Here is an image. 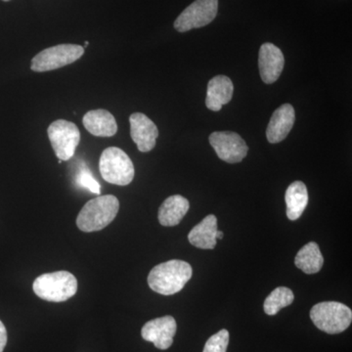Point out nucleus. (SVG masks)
Instances as JSON below:
<instances>
[{"label": "nucleus", "instance_id": "nucleus-1", "mask_svg": "<svg viewBox=\"0 0 352 352\" xmlns=\"http://www.w3.org/2000/svg\"><path fill=\"white\" fill-rule=\"evenodd\" d=\"M193 274L188 263L178 259L155 266L148 276V285L153 291L163 296L179 293Z\"/></svg>", "mask_w": 352, "mask_h": 352}, {"label": "nucleus", "instance_id": "nucleus-2", "mask_svg": "<svg viewBox=\"0 0 352 352\" xmlns=\"http://www.w3.org/2000/svg\"><path fill=\"white\" fill-rule=\"evenodd\" d=\"M120 201L113 195L99 196L88 201L76 219V226L83 232H94L107 227L117 217Z\"/></svg>", "mask_w": 352, "mask_h": 352}, {"label": "nucleus", "instance_id": "nucleus-3", "mask_svg": "<svg viewBox=\"0 0 352 352\" xmlns=\"http://www.w3.org/2000/svg\"><path fill=\"white\" fill-rule=\"evenodd\" d=\"M34 294L41 300L52 302H66L78 291L76 278L68 271L46 273L34 280Z\"/></svg>", "mask_w": 352, "mask_h": 352}, {"label": "nucleus", "instance_id": "nucleus-4", "mask_svg": "<svg viewBox=\"0 0 352 352\" xmlns=\"http://www.w3.org/2000/svg\"><path fill=\"white\" fill-rule=\"evenodd\" d=\"M310 318L319 330L335 335L344 332L351 326L352 311L344 303L324 302L311 308Z\"/></svg>", "mask_w": 352, "mask_h": 352}, {"label": "nucleus", "instance_id": "nucleus-5", "mask_svg": "<svg viewBox=\"0 0 352 352\" xmlns=\"http://www.w3.org/2000/svg\"><path fill=\"white\" fill-rule=\"evenodd\" d=\"M102 177L111 184L126 186L134 177V166L126 152L117 147L104 150L99 161Z\"/></svg>", "mask_w": 352, "mask_h": 352}, {"label": "nucleus", "instance_id": "nucleus-6", "mask_svg": "<svg viewBox=\"0 0 352 352\" xmlns=\"http://www.w3.org/2000/svg\"><path fill=\"white\" fill-rule=\"evenodd\" d=\"M85 53V48L78 44H59L46 48L32 58L31 69L36 73L53 71L73 64Z\"/></svg>", "mask_w": 352, "mask_h": 352}, {"label": "nucleus", "instance_id": "nucleus-7", "mask_svg": "<svg viewBox=\"0 0 352 352\" xmlns=\"http://www.w3.org/2000/svg\"><path fill=\"white\" fill-rule=\"evenodd\" d=\"M51 146L60 161H69L80 144V132L74 122L57 120L47 129Z\"/></svg>", "mask_w": 352, "mask_h": 352}, {"label": "nucleus", "instance_id": "nucleus-8", "mask_svg": "<svg viewBox=\"0 0 352 352\" xmlns=\"http://www.w3.org/2000/svg\"><path fill=\"white\" fill-rule=\"evenodd\" d=\"M219 9V0H196L190 4L175 22V29L186 32L203 28L215 19Z\"/></svg>", "mask_w": 352, "mask_h": 352}, {"label": "nucleus", "instance_id": "nucleus-9", "mask_svg": "<svg viewBox=\"0 0 352 352\" xmlns=\"http://www.w3.org/2000/svg\"><path fill=\"white\" fill-rule=\"evenodd\" d=\"M210 143L219 159L228 164L240 163L249 151L244 139L236 132H212L210 135Z\"/></svg>", "mask_w": 352, "mask_h": 352}, {"label": "nucleus", "instance_id": "nucleus-10", "mask_svg": "<svg viewBox=\"0 0 352 352\" xmlns=\"http://www.w3.org/2000/svg\"><path fill=\"white\" fill-rule=\"evenodd\" d=\"M177 325L173 316H164L153 319L143 326L141 335L147 342H153L157 349H170L173 342Z\"/></svg>", "mask_w": 352, "mask_h": 352}, {"label": "nucleus", "instance_id": "nucleus-11", "mask_svg": "<svg viewBox=\"0 0 352 352\" xmlns=\"http://www.w3.org/2000/svg\"><path fill=\"white\" fill-rule=\"evenodd\" d=\"M129 124L132 140L138 145L139 151H152L159 136V129L156 124L142 113H132L129 117Z\"/></svg>", "mask_w": 352, "mask_h": 352}, {"label": "nucleus", "instance_id": "nucleus-12", "mask_svg": "<svg viewBox=\"0 0 352 352\" xmlns=\"http://www.w3.org/2000/svg\"><path fill=\"white\" fill-rule=\"evenodd\" d=\"M285 58L283 52L273 43L261 46L258 55L259 74L266 85L276 82L283 72Z\"/></svg>", "mask_w": 352, "mask_h": 352}, {"label": "nucleus", "instance_id": "nucleus-13", "mask_svg": "<svg viewBox=\"0 0 352 352\" xmlns=\"http://www.w3.org/2000/svg\"><path fill=\"white\" fill-rule=\"evenodd\" d=\"M295 116V109L291 104H284L276 109L266 129L268 142L275 144L283 141L293 129Z\"/></svg>", "mask_w": 352, "mask_h": 352}, {"label": "nucleus", "instance_id": "nucleus-14", "mask_svg": "<svg viewBox=\"0 0 352 352\" xmlns=\"http://www.w3.org/2000/svg\"><path fill=\"white\" fill-rule=\"evenodd\" d=\"M82 124L89 133L98 138H112L118 131L115 117L103 109L89 111L85 113Z\"/></svg>", "mask_w": 352, "mask_h": 352}, {"label": "nucleus", "instance_id": "nucleus-15", "mask_svg": "<svg viewBox=\"0 0 352 352\" xmlns=\"http://www.w3.org/2000/svg\"><path fill=\"white\" fill-rule=\"evenodd\" d=\"M233 91V82L228 76H214L208 83L206 106L214 112H219L222 106L231 101Z\"/></svg>", "mask_w": 352, "mask_h": 352}, {"label": "nucleus", "instance_id": "nucleus-16", "mask_svg": "<svg viewBox=\"0 0 352 352\" xmlns=\"http://www.w3.org/2000/svg\"><path fill=\"white\" fill-rule=\"evenodd\" d=\"M217 219L214 214L208 215L190 231V244L201 250H212L217 245Z\"/></svg>", "mask_w": 352, "mask_h": 352}, {"label": "nucleus", "instance_id": "nucleus-17", "mask_svg": "<svg viewBox=\"0 0 352 352\" xmlns=\"http://www.w3.org/2000/svg\"><path fill=\"white\" fill-rule=\"evenodd\" d=\"M190 208L189 201L180 195L168 197L162 204L159 210V222L161 226L171 227L177 226L186 215Z\"/></svg>", "mask_w": 352, "mask_h": 352}, {"label": "nucleus", "instance_id": "nucleus-18", "mask_svg": "<svg viewBox=\"0 0 352 352\" xmlns=\"http://www.w3.org/2000/svg\"><path fill=\"white\" fill-rule=\"evenodd\" d=\"M285 201H286L288 219L289 220L300 219L308 204V192L305 183L302 182L292 183L285 194Z\"/></svg>", "mask_w": 352, "mask_h": 352}, {"label": "nucleus", "instance_id": "nucleus-19", "mask_svg": "<svg viewBox=\"0 0 352 352\" xmlns=\"http://www.w3.org/2000/svg\"><path fill=\"white\" fill-rule=\"evenodd\" d=\"M295 264L298 270L303 271L305 274H315L321 270L324 264L319 245L314 242H309L303 245L296 256Z\"/></svg>", "mask_w": 352, "mask_h": 352}, {"label": "nucleus", "instance_id": "nucleus-20", "mask_svg": "<svg viewBox=\"0 0 352 352\" xmlns=\"http://www.w3.org/2000/svg\"><path fill=\"white\" fill-rule=\"evenodd\" d=\"M295 300L293 292L286 287L276 288L264 302L263 309L266 314L276 315L282 308L289 307Z\"/></svg>", "mask_w": 352, "mask_h": 352}, {"label": "nucleus", "instance_id": "nucleus-21", "mask_svg": "<svg viewBox=\"0 0 352 352\" xmlns=\"http://www.w3.org/2000/svg\"><path fill=\"white\" fill-rule=\"evenodd\" d=\"M229 337L230 335L226 329L219 331V333L212 336L208 340L203 352H226L229 344Z\"/></svg>", "mask_w": 352, "mask_h": 352}, {"label": "nucleus", "instance_id": "nucleus-22", "mask_svg": "<svg viewBox=\"0 0 352 352\" xmlns=\"http://www.w3.org/2000/svg\"><path fill=\"white\" fill-rule=\"evenodd\" d=\"M76 182V184L82 187V188L89 190L90 192L97 194V195L100 194V184L95 180L91 171L85 168V166L78 170Z\"/></svg>", "mask_w": 352, "mask_h": 352}, {"label": "nucleus", "instance_id": "nucleus-23", "mask_svg": "<svg viewBox=\"0 0 352 352\" xmlns=\"http://www.w3.org/2000/svg\"><path fill=\"white\" fill-rule=\"evenodd\" d=\"M7 344V331L6 326L0 321V352H3Z\"/></svg>", "mask_w": 352, "mask_h": 352}, {"label": "nucleus", "instance_id": "nucleus-24", "mask_svg": "<svg viewBox=\"0 0 352 352\" xmlns=\"http://www.w3.org/2000/svg\"><path fill=\"white\" fill-rule=\"evenodd\" d=\"M223 232H221V231H219L217 230V239H222V238H223Z\"/></svg>", "mask_w": 352, "mask_h": 352}, {"label": "nucleus", "instance_id": "nucleus-25", "mask_svg": "<svg viewBox=\"0 0 352 352\" xmlns=\"http://www.w3.org/2000/svg\"><path fill=\"white\" fill-rule=\"evenodd\" d=\"M87 45H89V43H88V41H85V46H87Z\"/></svg>", "mask_w": 352, "mask_h": 352}, {"label": "nucleus", "instance_id": "nucleus-26", "mask_svg": "<svg viewBox=\"0 0 352 352\" xmlns=\"http://www.w3.org/2000/svg\"><path fill=\"white\" fill-rule=\"evenodd\" d=\"M3 1H10V0H3Z\"/></svg>", "mask_w": 352, "mask_h": 352}]
</instances>
